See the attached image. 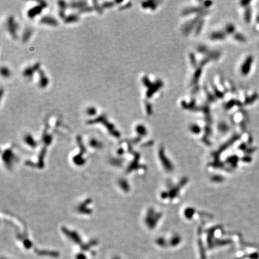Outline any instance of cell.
Returning <instances> with one entry per match:
<instances>
[{"label":"cell","mask_w":259,"mask_h":259,"mask_svg":"<svg viewBox=\"0 0 259 259\" xmlns=\"http://www.w3.org/2000/svg\"><path fill=\"white\" fill-rule=\"evenodd\" d=\"M43 9V7H41L40 5L38 4L37 6H35L31 8L28 11L27 15L31 19L34 18L35 16H37V15L40 14L42 12Z\"/></svg>","instance_id":"cell-4"},{"label":"cell","mask_w":259,"mask_h":259,"mask_svg":"<svg viewBox=\"0 0 259 259\" xmlns=\"http://www.w3.org/2000/svg\"><path fill=\"white\" fill-rule=\"evenodd\" d=\"M37 72L40 76V80L38 82L40 87L41 88H45L49 84V79L46 76L45 72L41 69H39Z\"/></svg>","instance_id":"cell-3"},{"label":"cell","mask_w":259,"mask_h":259,"mask_svg":"<svg viewBox=\"0 0 259 259\" xmlns=\"http://www.w3.org/2000/svg\"><path fill=\"white\" fill-rule=\"evenodd\" d=\"M1 75L6 78L9 77L11 75L10 70L6 67H2L1 69Z\"/></svg>","instance_id":"cell-10"},{"label":"cell","mask_w":259,"mask_h":259,"mask_svg":"<svg viewBox=\"0 0 259 259\" xmlns=\"http://www.w3.org/2000/svg\"><path fill=\"white\" fill-rule=\"evenodd\" d=\"M94 10V7L87 6H86V7H83V8L80 9V10H79V12L80 13H86V12H93Z\"/></svg>","instance_id":"cell-14"},{"label":"cell","mask_w":259,"mask_h":259,"mask_svg":"<svg viewBox=\"0 0 259 259\" xmlns=\"http://www.w3.org/2000/svg\"><path fill=\"white\" fill-rule=\"evenodd\" d=\"M19 28V25L17 22L15 20L13 16H10L8 17L7 20V28L10 34L14 39H17V31Z\"/></svg>","instance_id":"cell-1"},{"label":"cell","mask_w":259,"mask_h":259,"mask_svg":"<svg viewBox=\"0 0 259 259\" xmlns=\"http://www.w3.org/2000/svg\"><path fill=\"white\" fill-rule=\"evenodd\" d=\"M58 4L59 8V17L62 19H65L66 18V14H65V12H66V9L68 7V4L64 1H58Z\"/></svg>","instance_id":"cell-5"},{"label":"cell","mask_w":259,"mask_h":259,"mask_svg":"<svg viewBox=\"0 0 259 259\" xmlns=\"http://www.w3.org/2000/svg\"><path fill=\"white\" fill-rule=\"evenodd\" d=\"M37 3H38V4L40 5L41 7H43V9H44L45 8H46V7H47V6H48V4H47L46 2L45 1H38Z\"/></svg>","instance_id":"cell-15"},{"label":"cell","mask_w":259,"mask_h":259,"mask_svg":"<svg viewBox=\"0 0 259 259\" xmlns=\"http://www.w3.org/2000/svg\"><path fill=\"white\" fill-rule=\"evenodd\" d=\"M86 113L90 116L94 115L97 114V109L94 107H90L86 109Z\"/></svg>","instance_id":"cell-11"},{"label":"cell","mask_w":259,"mask_h":259,"mask_svg":"<svg viewBox=\"0 0 259 259\" xmlns=\"http://www.w3.org/2000/svg\"><path fill=\"white\" fill-rule=\"evenodd\" d=\"M70 8L72 9H81L86 6H87V3L85 1H72L69 5Z\"/></svg>","instance_id":"cell-6"},{"label":"cell","mask_w":259,"mask_h":259,"mask_svg":"<svg viewBox=\"0 0 259 259\" xmlns=\"http://www.w3.org/2000/svg\"><path fill=\"white\" fill-rule=\"evenodd\" d=\"M79 19V15L75 13H72L67 16L64 19V22L66 24H70L76 22Z\"/></svg>","instance_id":"cell-7"},{"label":"cell","mask_w":259,"mask_h":259,"mask_svg":"<svg viewBox=\"0 0 259 259\" xmlns=\"http://www.w3.org/2000/svg\"><path fill=\"white\" fill-rule=\"evenodd\" d=\"M33 30L32 28H26L22 34V41L24 42L28 41V40L30 38V37H31V35H33Z\"/></svg>","instance_id":"cell-8"},{"label":"cell","mask_w":259,"mask_h":259,"mask_svg":"<svg viewBox=\"0 0 259 259\" xmlns=\"http://www.w3.org/2000/svg\"><path fill=\"white\" fill-rule=\"evenodd\" d=\"M40 23L43 25H47L52 27H56L58 25V20L51 16H45L41 17L40 20Z\"/></svg>","instance_id":"cell-2"},{"label":"cell","mask_w":259,"mask_h":259,"mask_svg":"<svg viewBox=\"0 0 259 259\" xmlns=\"http://www.w3.org/2000/svg\"><path fill=\"white\" fill-rule=\"evenodd\" d=\"M35 72V70H34L33 67H28L24 70V71L23 72V75L25 77L31 79L33 77V75H34Z\"/></svg>","instance_id":"cell-9"},{"label":"cell","mask_w":259,"mask_h":259,"mask_svg":"<svg viewBox=\"0 0 259 259\" xmlns=\"http://www.w3.org/2000/svg\"><path fill=\"white\" fill-rule=\"evenodd\" d=\"M93 5H94V9L95 10H96L98 13H102L103 12V9L101 7V6H100V5L98 4V2L96 1H93Z\"/></svg>","instance_id":"cell-13"},{"label":"cell","mask_w":259,"mask_h":259,"mask_svg":"<svg viewBox=\"0 0 259 259\" xmlns=\"http://www.w3.org/2000/svg\"><path fill=\"white\" fill-rule=\"evenodd\" d=\"M115 4V2H111V1H106L104 2L102 4H101V7L102 9H107V8H111Z\"/></svg>","instance_id":"cell-12"}]
</instances>
